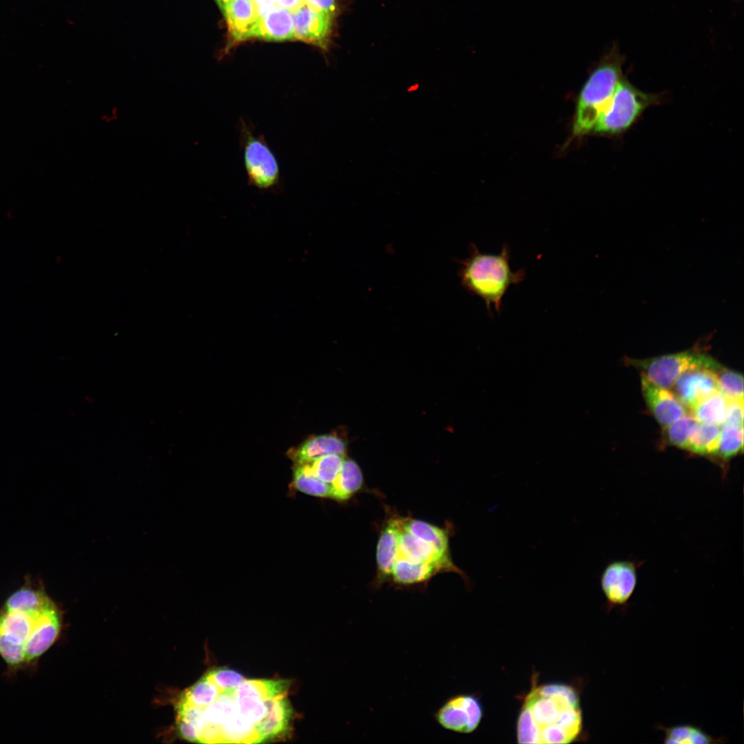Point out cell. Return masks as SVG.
I'll use <instances>...</instances> for the list:
<instances>
[{
	"mask_svg": "<svg viewBox=\"0 0 744 744\" xmlns=\"http://www.w3.org/2000/svg\"><path fill=\"white\" fill-rule=\"evenodd\" d=\"M482 715L483 708L478 698L473 694H460L448 699L433 716L443 729L469 734L478 727Z\"/></svg>",
	"mask_w": 744,
	"mask_h": 744,
	"instance_id": "obj_9",
	"label": "cell"
},
{
	"mask_svg": "<svg viewBox=\"0 0 744 744\" xmlns=\"http://www.w3.org/2000/svg\"><path fill=\"white\" fill-rule=\"evenodd\" d=\"M291 12L294 37L325 48L331 32L334 16L305 2Z\"/></svg>",
	"mask_w": 744,
	"mask_h": 744,
	"instance_id": "obj_10",
	"label": "cell"
},
{
	"mask_svg": "<svg viewBox=\"0 0 744 744\" xmlns=\"http://www.w3.org/2000/svg\"><path fill=\"white\" fill-rule=\"evenodd\" d=\"M402 527L412 535L431 545L440 552L450 555L446 530L413 519H402Z\"/></svg>",
	"mask_w": 744,
	"mask_h": 744,
	"instance_id": "obj_23",
	"label": "cell"
},
{
	"mask_svg": "<svg viewBox=\"0 0 744 744\" xmlns=\"http://www.w3.org/2000/svg\"><path fill=\"white\" fill-rule=\"evenodd\" d=\"M670 390L687 409H690L719 391L716 371L705 368L688 370L679 376Z\"/></svg>",
	"mask_w": 744,
	"mask_h": 744,
	"instance_id": "obj_11",
	"label": "cell"
},
{
	"mask_svg": "<svg viewBox=\"0 0 744 744\" xmlns=\"http://www.w3.org/2000/svg\"><path fill=\"white\" fill-rule=\"evenodd\" d=\"M721 426L696 422L693 425L686 450L701 455H716Z\"/></svg>",
	"mask_w": 744,
	"mask_h": 744,
	"instance_id": "obj_21",
	"label": "cell"
},
{
	"mask_svg": "<svg viewBox=\"0 0 744 744\" xmlns=\"http://www.w3.org/2000/svg\"><path fill=\"white\" fill-rule=\"evenodd\" d=\"M402 519H392L381 532L377 545L376 560L380 579L391 577L398 555V541Z\"/></svg>",
	"mask_w": 744,
	"mask_h": 744,
	"instance_id": "obj_18",
	"label": "cell"
},
{
	"mask_svg": "<svg viewBox=\"0 0 744 744\" xmlns=\"http://www.w3.org/2000/svg\"><path fill=\"white\" fill-rule=\"evenodd\" d=\"M346 448V442L338 435L326 434L309 437L298 446L291 448L287 456L295 464H302L326 455H344Z\"/></svg>",
	"mask_w": 744,
	"mask_h": 744,
	"instance_id": "obj_16",
	"label": "cell"
},
{
	"mask_svg": "<svg viewBox=\"0 0 744 744\" xmlns=\"http://www.w3.org/2000/svg\"><path fill=\"white\" fill-rule=\"evenodd\" d=\"M440 570H444L437 564L414 562L397 557L390 577L400 585L419 584L426 582Z\"/></svg>",
	"mask_w": 744,
	"mask_h": 744,
	"instance_id": "obj_20",
	"label": "cell"
},
{
	"mask_svg": "<svg viewBox=\"0 0 744 744\" xmlns=\"http://www.w3.org/2000/svg\"><path fill=\"white\" fill-rule=\"evenodd\" d=\"M63 626L62 611L51 599L35 615L25 646V671L30 674L37 671L41 658L58 641Z\"/></svg>",
	"mask_w": 744,
	"mask_h": 744,
	"instance_id": "obj_7",
	"label": "cell"
},
{
	"mask_svg": "<svg viewBox=\"0 0 744 744\" xmlns=\"http://www.w3.org/2000/svg\"><path fill=\"white\" fill-rule=\"evenodd\" d=\"M641 387L647 406L663 427L688 413L686 407L670 389L654 384L643 375H641Z\"/></svg>",
	"mask_w": 744,
	"mask_h": 744,
	"instance_id": "obj_13",
	"label": "cell"
},
{
	"mask_svg": "<svg viewBox=\"0 0 744 744\" xmlns=\"http://www.w3.org/2000/svg\"><path fill=\"white\" fill-rule=\"evenodd\" d=\"M727 404V398L719 391L692 407L690 414L697 422L721 426L725 422Z\"/></svg>",
	"mask_w": 744,
	"mask_h": 744,
	"instance_id": "obj_24",
	"label": "cell"
},
{
	"mask_svg": "<svg viewBox=\"0 0 744 744\" xmlns=\"http://www.w3.org/2000/svg\"><path fill=\"white\" fill-rule=\"evenodd\" d=\"M637 580L633 563L618 561L610 564L601 577V588L609 604L615 606L626 603L635 589Z\"/></svg>",
	"mask_w": 744,
	"mask_h": 744,
	"instance_id": "obj_12",
	"label": "cell"
},
{
	"mask_svg": "<svg viewBox=\"0 0 744 744\" xmlns=\"http://www.w3.org/2000/svg\"><path fill=\"white\" fill-rule=\"evenodd\" d=\"M242 132L244 163L249 183L262 190L274 187L279 180V167L274 154L262 139L251 134L246 125L242 126Z\"/></svg>",
	"mask_w": 744,
	"mask_h": 744,
	"instance_id": "obj_8",
	"label": "cell"
},
{
	"mask_svg": "<svg viewBox=\"0 0 744 744\" xmlns=\"http://www.w3.org/2000/svg\"><path fill=\"white\" fill-rule=\"evenodd\" d=\"M291 485L296 490L304 494L333 499L331 484L316 477L305 464H295Z\"/></svg>",
	"mask_w": 744,
	"mask_h": 744,
	"instance_id": "obj_25",
	"label": "cell"
},
{
	"mask_svg": "<svg viewBox=\"0 0 744 744\" xmlns=\"http://www.w3.org/2000/svg\"><path fill=\"white\" fill-rule=\"evenodd\" d=\"M314 8L335 16L337 8V0H303Z\"/></svg>",
	"mask_w": 744,
	"mask_h": 744,
	"instance_id": "obj_32",
	"label": "cell"
},
{
	"mask_svg": "<svg viewBox=\"0 0 744 744\" xmlns=\"http://www.w3.org/2000/svg\"><path fill=\"white\" fill-rule=\"evenodd\" d=\"M660 101L659 95L639 90L623 76L592 132L613 136L621 134L646 109Z\"/></svg>",
	"mask_w": 744,
	"mask_h": 744,
	"instance_id": "obj_4",
	"label": "cell"
},
{
	"mask_svg": "<svg viewBox=\"0 0 744 744\" xmlns=\"http://www.w3.org/2000/svg\"><path fill=\"white\" fill-rule=\"evenodd\" d=\"M256 37L271 41L294 39L292 13L284 8L269 10L260 19Z\"/></svg>",
	"mask_w": 744,
	"mask_h": 744,
	"instance_id": "obj_19",
	"label": "cell"
},
{
	"mask_svg": "<svg viewBox=\"0 0 744 744\" xmlns=\"http://www.w3.org/2000/svg\"><path fill=\"white\" fill-rule=\"evenodd\" d=\"M696 420L690 414L681 417L663 427V438L667 444L686 448L692 428Z\"/></svg>",
	"mask_w": 744,
	"mask_h": 744,
	"instance_id": "obj_29",
	"label": "cell"
},
{
	"mask_svg": "<svg viewBox=\"0 0 744 744\" xmlns=\"http://www.w3.org/2000/svg\"><path fill=\"white\" fill-rule=\"evenodd\" d=\"M38 611L29 613L0 608V657L6 664L5 675L8 679L25 669V646Z\"/></svg>",
	"mask_w": 744,
	"mask_h": 744,
	"instance_id": "obj_6",
	"label": "cell"
},
{
	"mask_svg": "<svg viewBox=\"0 0 744 744\" xmlns=\"http://www.w3.org/2000/svg\"><path fill=\"white\" fill-rule=\"evenodd\" d=\"M510 259V249L506 244L497 254L482 253L472 245L470 256L461 262L459 277L462 287L482 299L490 315L493 308L500 312L509 287L526 278L524 269H511Z\"/></svg>",
	"mask_w": 744,
	"mask_h": 744,
	"instance_id": "obj_2",
	"label": "cell"
},
{
	"mask_svg": "<svg viewBox=\"0 0 744 744\" xmlns=\"http://www.w3.org/2000/svg\"><path fill=\"white\" fill-rule=\"evenodd\" d=\"M664 732L665 743H716L718 741L703 732L700 727L691 725H679L661 727Z\"/></svg>",
	"mask_w": 744,
	"mask_h": 744,
	"instance_id": "obj_26",
	"label": "cell"
},
{
	"mask_svg": "<svg viewBox=\"0 0 744 744\" xmlns=\"http://www.w3.org/2000/svg\"><path fill=\"white\" fill-rule=\"evenodd\" d=\"M50 599L41 581L27 576L23 584L6 598L1 608L6 611L19 610L34 613Z\"/></svg>",
	"mask_w": 744,
	"mask_h": 744,
	"instance_id": "obj_17",
	"label": "cell"
},
{
	"mask_svg": "<svg viewBox=\"0 0 744 744\" xmlns=\"http://www.w3.org/2000/svg\"><path fill=\"white\" fill-rule=\"evenodd\" d=\"M275 1L282 8L291 12L296 10L304 3L303 0H275Z\"/></svg>",
	"mask_w": 744,
	"mask_h": 744,
	"instance_id": "obj_34",
	"label": "cell"
},
{
	"mask_svg": "<svg viewBox=\"0 0 744 744\" xmlns=\"http://www.w3.org/2000/svg\"><path fill=\"white\" fill-rule=\"evenodd\" d=\"M253 1L260 18L273 8L276 3L275 0H253Z\"/></svg>",
	"mask_w": 744,
	"mask_h": 744,
	"instance_id": "obj_33",
	"label": "cell"
},
{
	"mask_svg": "<svg viewBox=\"0 0 744 744\" xmlns=\"http://www.w3.org/2000/svg\"><path fill=\"white\" fill-rule=\"evenodd\" d=\"M397 557L414 562L437 564L445 571H452L460 575L466 583H468L465 573L454 565L450 555L440 552L429 544L404 530L403 527L399 536Z\"/></svg>",
	"mask_w": 744,
	"mask_h": 744,
	"instance_id": "obj_14",
	"label": "cell"
},
{
	"mask_svg": "<svg viewBox=\"0 0 744 744\" xmlns=\"http://www.w3.org/2000/svg\"><path fill=\"white\" fill-rule=\"evenodd\" d=\"M626 362L654 384L667 389L688 370L705 368L716 372L723 367L710 355L696 349L650 358H627Z\"/></svg>",
	"mask_w": 744,
	"mask_h": 744,
	"instance_id": "obj_5",
	"label": "cell"
},
{
	"mask_svg": "<svg viewBox=\"0 0 744 744\" xmlns=\"http://www.w3.org/2000/svg\"><path fill=\"white\" fill-rule=\"evenodd\" d=\"M222 12H223L226 6L230 2L231 0H216Z\"/></svg>",
	"mask_w": 744,
	"mask_h": 744,
	"instance_id": "obj_35",
	"label": "cell"
},
{
	"mask_svg": "<svg viewBox=\"0 0 744 744\" xmlns=\"http://www.w3.org/2000/svg\"><path fill=\"white\" fill-rule=\"evenodd\" d=\"M223 13L236 41L256 37L260 17L253 0H231Z\"/></svg>",
	"mask_w": 744,
	"mask_h": 744,
	"instance_id": "obj_15",
	"label": "cell"
},
{
	"mask_svg": "<svg viewBox=\"0 0 744 744\" xmlns=\"http://www.w3.org/2000/svg\"><path fill=\"white\" fill-rule=\"evenodd\" d=\"M716 374L719 391L727 400H743V377L741 374L723 366Z\"/></svg>",
	"mask_w": 744,
	"mask_h": 744,
	"instance_id": "obj_30",
	"label": "cell"
},
{
	"mask_svg": "<svg viewBox=\"0 0 744 744\" xmlns=\"http://www.w3.org/2000/svg\"><path fill=\"white\" fill-rule=\"evenodd\" d=\"M362 473L357 463L344 458L341 468L331 484L333 499L344 501L349 499L362 486Z\"/></svg>",
	"mask_w": 744,
	"mask_h": 744,
	"instance_id": "obj_22",
	"label": "cell"
},
{
	"mask_svg": "<svg viewBox=\"0 0 744 744\" xmlns=\"http://www.w3.org/2000/svg\"><path fill=\"white\" fill-rule=\"evenodd\" d=\"M623 56L614 44L591 72L579 96L573 133L592 132L623 78Z\"/></svg>",
	"mask_w": 744,
	"mask_h": 744,
	"instance_id": "obj_3",
	"label": "cell"
},
{
	"mask_svg": "<svg viewBox=\"0 0 744 744\" xmlns=\"http://www.w3.org/2000/svg\"><path fill=\"white\" fill-rule=\"evenodd\" d=\"M743 400H727L723 424L743 426Z\"/></svg>",
	"mask_w": 744,
	"mask_h": 744,
	"instance_id": "obj_31",
	"label": "cell"
},
{
	"mask_svg": "<svg viewBox=\"0 0 744 744\" xmlns=\"http://www.w3.org/2000/svg\"><path fill=\"white\" fill-rule=\"evenodd\" d=\"M583 716L577 691L563 683L533 685L517 722L519 743L566 744L578 738Z\"/></svg>",
	"mask_w": 744,
	"mask_h": 744,
	"instance_id": "obj_1",
	"label": "cell"
},
{
	"mask_svg": "<svg viewBox=\"0 0 744 744\" xmlns=\"http://www.w3.org/2000/svg\"><path fill=\"white\" fill-rule=\"evenodd\" d=\"M344 459L343 455L329 454L305 464L316 477L325 483L331 484L335 479Z\"/></svg>",
	"mask_w": 744,
	"mask_h": 744,
	"instance_id": "obj_28",
	"label": "cell"
},
{
	"mask_svg": "<svg viewBox=\"0 0 744 744\" xmlns=\"http://www.w3.org/2000/svg\"><path fill=\"white\" fill-rule=\"evenodd\" d=\"M743 446V426H721L717 455L727 459L742 451Z\"/></svg>",
	"mask_w": 744,
	"mask_h": 744,
	"instance_id": "obj_27",
	"label": "cell"
}]
</instances>
